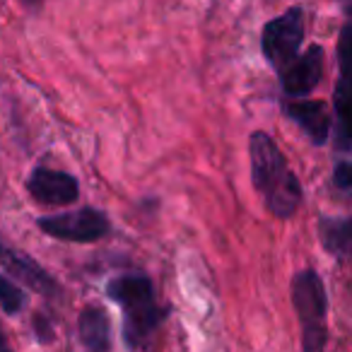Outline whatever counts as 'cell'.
<instances>
[{
    "instance_id": "obj_2",
    "label": "cell",
    "mask_w": 352,
    "mask_h": 352,
    "mask_svg": "<svg viewBox=\"0 0 352 352\" xmlns=\"http://www.w3.org/2000/svg\"><path fill=\"white\" fill-rule=\"evenodd\" d=\"M107 297L123 309V345L128 350L145 347L166 318L157 302L155 283L147 275H118L107 283Z\"/></svg>"
},
{
    "instance_id": "obj_9",
    "label": "cell",
    "mask_w": 352,
    "mask_h": 352,
    "mask_svg": "<svg viewBox=\"0 0 352 352\" xmlns=\"http://www.w3.org/2000/svg\"><path fill=\"white\" fill-rule=\"evenodd\" d=\"M283 109H285V113L302 128L304 135H307L314 145H318V147L326 145L328 138H331V128H333V118H331V111H328L326 102H318V99H304V102L287 99V102L283 104Z\"/></svg>"
},
{
    "instance_id": "obj_11",
    "label": "cell",
    "mask_w": 352,
    "mask_h": 352,
    "mask_svg": "<svg viewBox=\"0 0 352 352\" xmlns=\"http://www.w3.org/2000/svg\"><path fill=\"white\" fill-rule=\"evenodd\" d=\"M318 239L323 249L338 261H347L352 246V220L350 217H328L318 220Z\"/></svg>"
},
{
    "instance_id": "obj_13",
    "label": "cell",
    "mask_w": 352,
    "mask_h": 352,
    "mask_svg": "<svg viewBox=\"0 0 352 352\" xmlns=\"http://www.w3.org/2000/svg\"><path fill=\"white\" fill-rule=\"evenodd\" d=\"M333 184L340 188L342 193H350L352 188V174H350V160H340L333 169Z\"/></svg>"
},
{
    "instance_id": "obj_14",
    "label": "cell",
    "mask_w": 352,
    "mask_h": 352,
    "mask_svg": "<svg viewBox=\"0 0 352 352\" xmlns=\"http://www.w3.org/2000/svg\"><path fill=\"white\" fill-rule=\"evenodd\" d=\"M20 3H22V6H25V8H32V10L41 6V0H20Z\"/></svg>"
},
{
    "instance_id": "obj_4",
    "label": "cell",
    "mask_w": 352,
    "mask_h": 352,
    "mask_svg": "<svg viewBox=\"0 0 352 352\" xmlns=\"http://www.w3.org/2000/svg\"><path fill=\"white\" fill-rule=\"evenodd\" d=\"M304 10L299 6H292L283 15L265 22L263 34H261V54L270 63L275 73L289 65L299 56L304 44V32H307Z\"/></svg>"
},
{
    "instance_id": "obj_12",
    "label": "cell",
    "mask_w": 352,
    "mask_h": 352,
    "mask_svg": "<svg viewBox=\"0 0 352 352\" xmlns=\"http://www.w3.org/2000/svg\"><path fill=\"white\" fill-rule=\"evenodd\" d=\"M0 307L8 316H17L27 307V294L20 285L6 273H0Z\"/></svg>"
},
{
    "instance_id": "obj_3",
    "label": "cell",
    "mask_w": 352,
    "mask_h": 352,
    "mask_svg": "<svg viewBox=\"0 0 352 352\" xmlns=\"http://www.w3.org/2000/svg\"><path fill=\"white\" fill-rule=\"evenodd\" d=\"M292 307L302 323V347L318 352L328 342V294L316 270H299L292 278Z\"/></svg>"
},
{
    "instance_id": "obj_16",
    "label": "cell",
    "mask_w": 352,
    "mask_h": 352,
    "mask_svg": "<svg viewBox=\"0 0 352 352\" xmlns=\"http://www.w3.org/2000/svg\"><path fill=\"white\" fill-rule=\"evenodd\" d=\"M8 347V342H6V338H3V333H0V350H6Z\"/></svg>"
},
{
    "instance_id": "obj_10",
    "label": "cell",
    "mask_w": 352,
    "mask_h": 352,
    "mask_svg": "<svg viewBox=\"0 0 352 352\" xmlns=\"http://www.w3.org/2000/svg\"><path fill=\"white\" fill-rule=\"evenodd\" d=\"M78 338L87 350H109L111 347V323H109L107 311L99 307L82 309L78 318Z\"/></svg>"
},
{
    "instance_id": "obj_15",
    "label": "cell",
    "mask_w": 352,
    "mask_h": 352,
    "mask_svg": "<svg viewBox=\"0 0 352 352\" xmlns=\"http://www.w3.org/2000/svg\"><path fill=\"white\" fill-rule=\"evenodd\" d=\"M338 3H340V8H342V12H350V6H352V0H338Z\"/></svg>"
},
{
    "instance_id": "obj_7",
    "label": "cell",
    "mask_w": 352,
    "mask_h": 352,
    "mask_svg": "<svg viewBox=\"0 0 352 352\" xmlns=\"http://www.w3.org/2000/svg\"><path fill=\"white\" fill-rule=\"evenodd\" d=\"M27 191L44 206H70L80 198V182L63 169L36 166L27 179Z\"/></svg>"
},
{
    "instance_id": "obj_5",
    "label": "cell",
    "mask_w": 352,
    "mask_h": 352,
    "mask_svg": "<svg viewBox=\"0 0 352 352\" xmlns=\"http://www.w3.org/2000/svg\"><path fill=\"white\" fill-rule=\"evenodd\" d=\"M36 227L54 239L73 241V244H94L111 232V222H109L107 212L89 206L39 217Z\"/></svg>"
},
{
    "instance_id": "obj_8",
    "label": "cell",
    "mask_w": 352,
    "mask_h": 352,
    "mask_svg": "<svg viewBox=\"0 0 352 352\" xmlns=\"http://www.w3.org/2000/svg\"><path fill=\"white\" fill-rule=\"evenodd\" d=\"M0 265L12 275V278L22 280L27 287H32L34 292L44 294V297H58L60 285L36 263L32 256L22 254V251L12 249L10 244L0 239Z\"/></svg>"
},
{
    "instance_id": "obj_6",
    "label": "cell",
    "mask_w": 352,
    "mask_h": 352,
    "mask_svg": "<svg viewBox=\"0 0 352 352\" xmlns=\"http://www.w3.org/2000/svg\"><path fill=\"white\" fill-rule=\"evenodd\" d=\"M323 65H326V51H323V46L314 44L304 54L299 51L297 58L278 73L285 97L287 99L309 97L323 80Z\"/></svg>"
},
{
    "instance_id": "obj_1",
    "label": "cell",
    "mask_w": 352,
    "mask_h": 352,
    "mask_svg": "<svg viewBox=\"0 0 352 352\" xmlns=\"http://www.w3.org/2000/svg\"><path fill=\"white\" fill-rule=\"evenodd\" d=\"M249 157H251V182L261 193L270 215L287 220L302 206V184L297 174L289 169L287 160L275 145V140L263 131L251 133L249 138Z\"/></svg>"
}]
</instances>
